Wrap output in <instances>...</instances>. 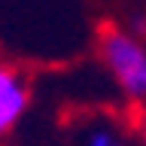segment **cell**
<instances>
[{
  "label": "cell",
  "mask_w": 146,
  "mask_h": 146,
  "mask_svg": "<svg viewBox=\"0 0 146 146\" xmlns=\"http://www.w3.org/2000/svg\"><path fill=\"white\" fill-rule=\"evenodd\" d=\"M137 137H140V146H146V110L137 119Z\"/></svg>",
  "instance_id": "277c9868"
},
{
  "label": "cell",
  "mask_w": 146,
  "mask_h": 146,
  "mask_svg": "<svg viewBox=\"0 0 146 146\" xmlns=\"http://www.w3.org/2000/svg\"><path fill=\"white\" fill-rule=\"evenodd\" d=\"M31 104V85L18 67L0 61V140L12 134Z\"/></svg>",
  "instance_id": "7a4b0ae2"
},
{
  "label": "cell",
  "mask_w": 146,
  "mask_h": 146,
  "mask_svg": "<svg viewBox=\"0 0 146 146\" xmlns=\"http://www.w3.org/2000/svg\"><path fill=\"white\" fill-rule=\"evenodd\" d=\"M85 146H131L125 134H119L113 125H94L85 134Z\"/></svg>",
  "instance_id": "3957f363"
},
{
  "label": "cell",
  "mask_w": 146,
  "mask_h": 146,
  "mask_svg": "<svg viewBox=\"0 0 146 146\" xmlns=\"http://www.w3.org/2000/svg\"><path fill=\"white\" fill-rule=\"evenodd\" d=\"M98 52L116 88L134 107L146 110V43L125 27L107 25L98 34Z\"/></svg>",
  "instance_id": "6da1fadb"
}]
</instances>
